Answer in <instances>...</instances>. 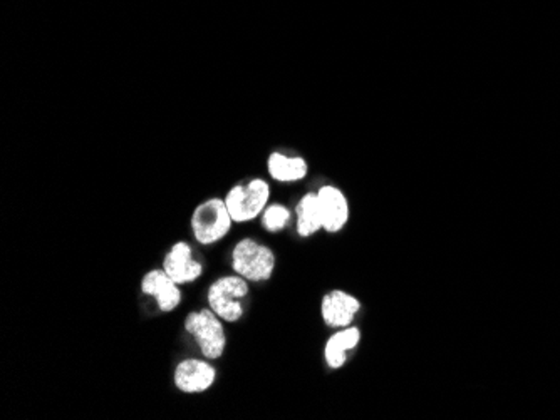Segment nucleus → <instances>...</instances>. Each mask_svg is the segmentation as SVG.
I'll list each match as a JSON object with an SVG mask.
<instances>
[{
	"instance_id": "nucleus-14",
	"label": "nucleus",
	"mask_w": 560,
	"mask_h": 420,
	"mask_svg": "<svg viewBox=\"0 0 560 420\" xmlns=\"http://www.w3.org/2000/svg\"><path fill=\"white\" fill-rule=\"evenodd\" d=\"M290 222V211L282 205H271L262 213V224L269 232H280Z\"/></svg>"
},
{
	"instance_id": "nucleus-3",
	"label": "nucleus",
	"mask_w": 560,
	"mask_h": 420,
	"mask_svg": "<svg viewBox=\"0 0 560 420\" xmlns=\"http://www.w3.org/2000/svg\"><path fill=\"white\" fill-rule=\"evenodd\" d=\"M249 280L240 275L222 277L214 281L207 293V300L216 315L225 322H239L243 315V300L249 295Z\"/></svg>"
},
{
	"instance_id": "nucleus-5",
	"label": "nucleus",
	"mask_w": 560,
	"mask_h": 420,
	"mask_svg": "<svg viewBox=\"0 0 560 420\" xmlns=\"http://www.w3.org/2000/svg\"><path fill=\"white\" fill-rule=\"evenodd\" d=\"M269 196V183L265 179L255 178L245 185L232 187L225 196V205L234 223H247L262 215L267 208Z\"/></svg>"
},
{
	"instance_id": "nucleus-10",
	"label": "nucleus",
	"mask_w": 560,
	"mask_h": 420,
	"mask_svg": "<svg viewBox=\"0 0 560 420\" xmlns=\"http://www.w3.org/2000/svg\"><path fill=\"white\" fill-rule=\"evenodd\" d=\"M142 292L151 295L161 312H173L181 304L179 283L171 280L165 269H151L142 280Z\"/></svg>"
},
{
	"instance_id": "nucleus-11",
	"label": "nucleus",
	"mask_w": 560,
	"mask_h": 420,
	"mask_svg": "<svg viewBox=\"0 0 560 420\" xmlns=\"http://www.w3.org/2000/svg\"><path fill=\"white\" fill-rule=\"evenodd\" d=\"M269 175L280 183H294L308 176V161L300 156H286L282 152H272L267 161Z\"/></svg>"
},
{
	"instance_id": "nucleus-7",
	"label": "nucleus",
	"mask_w": 560,
	"mask_h": 420,
	"mask_svg": "<svg viewBox=\"0 0 560 420\" xmlns=\"http://www.w3.org/2000/svg\"><path fill=\"white\" fill-rule=\"evenodd\" d=\"M321 208L322 230L337 233L349 220V203L344 193L335 187H322L317 191Z\"/></svg>"
},
{
	"instance_id": "nucleus-9",
	"label": "nucleus",
	"mask_w": 560,
	"mask_h": 420,
	"mask_svg": "<svg viewBox=\"0 0 560 420\" xmlns=\"http://www.w3.org/2000/svg\"><path fill=\"white\" fill-rule=\"evenodd\" d=\"M359 308L361 304L358 298L341 290H334L322 298V318L329 327H349L354 316L358 315Z\"/></svg>"
},
{
	"instance_id": "nucleus-13",
	"label": "nucleus",
	"mask_w": 560,
	"mask_h": 420,
	"mask_svg": "<svg viewBox=\"0 0 560 420\" xmlns=\"http://www.w3.org/2000/svg\"><path fill=\"white\" fill-rule=\"evenodd\" d=\"M322 230L321 208L317 193H309L298 201V233L302 238H309Z\"/></svg>"
},
{
	"instance_id": "nucleus-8",
	"label": "nucleus",
	"mask_w": 560,
	"mask_h": 420,
	"mask_svg": "<svg viewBox=\"0 0 560 420\" xmlns=\"http://www.w3.org/2000/svg\"><path fill=\"white\" fill-rule=\"evenodd\" d=\"M163 269L168 277L179 285L191 283L202 277L203 267L200 261H195L191 255V248L185 242L175 243L163 260Z\"/></svg>"
},
{
	"instance_id": "nucleus-12",
	"label": "nucleus",
	"mask_w": 560,
	"mask_h": 420,
	"mask_svg": "<svg viewBox=\"0 0 560 420\" xmlns=\"http://www.w3.org/2000/svg\"><path fill=\"white\" fill-rule=\"evenodd\" d=\"M361 340V332L356 327L343 328L327 340L324 355L331 369H341L346 363L347 352L353 351Z\"/></svg>"
},
{
	"instance_id": "nucleus-4",
	"label": "nucleus",
	"mask_w": 560,
	"mask_h": 420,
	"mask_svg": "<svg viewBox=\"0 0 560 420\" xmlns=\"http://www.w3.org/2000/svg\"><path fill=\"white\" fill-rule=\"evenodd\" d=\"M232 269L249 281H267L275 269V257L271 248L245 238L234 246Z\"/></svg>"
},
{
	"instance_id": "nucleus-6",
	"label": "nucleus",
	"mask_w": 560,
	"mask_h": 420,
	"mask_svg": "<svg viewBox=\"0 0 560 420\" xmlns=\"http://www.w3.org/2000/svg\"><path fill=\"white\" fill-rule=\"evenodd\" d=\"M216 379V370L212 363L187 359L181 361L175 369V386L179 387L183 394H202L214 386Z\"/></svg>"
},
{
	"instance_id": "nucleus-2",
	"label": "nucleus",
	"mask_w": 560,
	"mask_h": 420,
	"mask_svg": "<svg viewBox=\"0 0 560 420\" xmlns=\"http://www.w3.org/2000/svg\"><path fill=\"white\" fill-rule=\"evenodd\" d=\"M232 223L225 199H207L191 215L193 236L200 245H214L225 238Z\"/></svg>"
},
{
	"instance_id": "nucleus-1",
	"label": "nucleus",
	"mask_w": 560,
	"mask_h": 420,
	"mask_svg": "<svg viewBox=\"0 0 560 420\" xmlns=\"http://www.w3.org/2000/svg\"><path fill=\"white\" fill-rule=\"evenodd\" d=\"M185 330L200 345L205 359L216 361L224 355L227 347L225 328L222 324V318L216 315L212 308H203L198 312L188 314L185 318Z\"/></svg>"
}]
</instances>
